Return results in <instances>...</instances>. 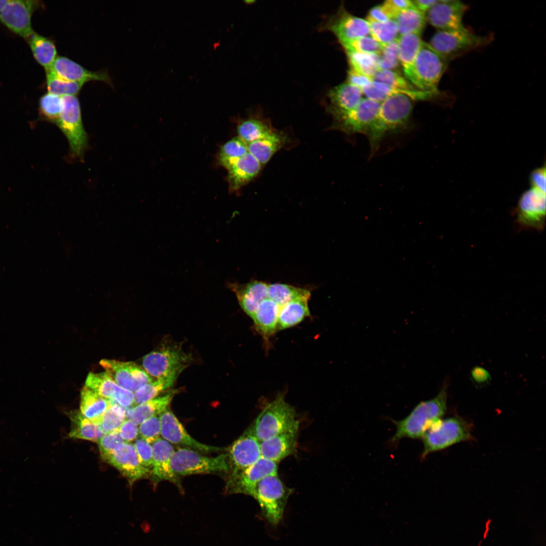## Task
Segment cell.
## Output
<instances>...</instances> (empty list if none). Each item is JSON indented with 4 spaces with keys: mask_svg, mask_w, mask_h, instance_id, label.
Instances as JSON below:
<instances>
[{
    "mask_svg": "<svg viewBox=\"0 0 546 546\" xmlns=\"http://www.w3.org/2000/svg\"><path fill=\"white\" fill-rule=\"evenodd\" d=\"M413 108L412 99L401 93L388 97L381 103L378 116L367 137L374 154L385 135L408 129Z\"/></svg>",
    "mask_w": 546,
    "mask_h": 546,
    "instance_id": "cell-1",
    "label": "cell"
},
{
    "mask_svg": "<svg viewBox=\"0 0 546 546\" xmlns=\"http://www.w3.org/2000/svg\"><path fill=\"white\" fill-rule=\"evenodd\" d=\"M447 381H444L440 390L434 398L421 401L404 419L393 421L396 431L392 442H396L404 438H422L429 428L441 419L447 410Z\"/></svg>",
    "mask_w": 546,
    "mask_h": 546,
    "instance_id": "cell-2",
    "label": "cell"
},
{
    "mask_svg": "<svg viewBox=\"0 0 546 546\" xmlns=\"http://www.w3.org/2000/svg\"><path fill=\"white\" fill-rule=\"evenodd\" d=\"M299 425L294 408L282 394L266 403L249 427L260 442Z\"/></svg>",
    "mask_w": 546,
    "mask_h": 546,
    "instance_id": "cell-3",
    "label": "cell"
},
{
    "mask_svg": "<svg viewBox=\"0 0 546 546\" xmlns=\"http://www.w3.org/2000/svg\"><path fill=\"white\" fill-rule=\"evenodd\" d=\"M449 61L423 41L407 78L421 91L433 97L439 94L438 83Z\"/></svg>",
    "mask_w": 546,
    "mask_h": 546,
    "instance_id": "cell-4",
    "label": "cell"
},
{
    "mask_svg": "<svg viewBox=\"0 0 546 546\" xmlns=\"http://www.w3.org/2000/svg\"><path fill=\"white\" fill-rule=\"evenodd\" d=\"M471 438V426L463 418L454 416L440 419L429 428L422 438L424 448L421 458L425 459L431 453Z\"/></svg>",
    "mask_w": 546,
    "mask_h": 546,
    "instance_id": "cell-5",
    "label": "cell"
},
{
    "mask_svg": "<svg viewBox=\"0 0 546 546\" xmlns=\"http://www.w3.org/2000/svg\"><path fill=\"white\" fill-rule=\"evenodd\" d=\"M292 489L277 474L267 476L256 485L251 496L258 503L264 519L277 526L283 519L285 508Z\"/></svg>",
    "mask_w": 546,
    "mask_h": 546,
    "instance_id": "cell-6",
    "label": "cell"
},
{
    "mask_svg": "<svg viewBox=\"0 0 546 546\" xmlns=\"http://www.w3.org/2000/svg\"><path fill=\"white\" fill-rule=\"evenodd\" d=\"M171 468L177 478L194 474L228 472L230 469L227 454L209 457L196 450L180 447L175 449L172 456Z\"/></svg>",
    "mask_w": 546,
    "mask_h": 546,
    "instance_id": "cell-7",
    "label": "cell"
},
{
    "mask_svg": "<svg viewBox=\"0 0 546 546\" xmlns=\"http://www.w3.org/2000/svg\"><path fill=\"white\" fill-rule=\"evenodd\" d=\"M490 40V36L476 35L464 26L455 30L438 31L431 38L429 44L449 61L485 46Z\"/></svg>",
    "mask_w": 546,
    "mask_h": 546,
    "instance_id": "cell-8",
    "label": "cell"
},
{
    "mask_svg": "<svg viewBox=\"0 0 546 546\" xmlns=\"http://www.w3.org/2000/svg\"><path fill=\"white\" fill-rule=\"evenodd\" d=\"M192 360L191 356L177 345H164L146 354L142 360L144 370L156 379L177 378Z\"/></svg>",
    "mask_w": 546,
    "mask_h": 546,
    "instance_id": "cell-9",
    "label": "cell"
},
{
    "mask_svg": "<svg viewBox=\"0 0 546 546\" xmlns=\"http://www.w3.org/2000/svg\"><path fill=\"white\" fill-rule=\"evenodd\" d=\"M62 98V110L56 124L67 139L72 155L81 158L87 146L88 139L82 123L79 101L74 96Z\"/></svg>",
    "mask_w": 546,
    "mask_h": 546,
    "instance_id": "cell-10",
    "label": "cell"
},
{
    "mask_svg": "<svg viewBox=\"0 0 546 546\" xmlns=\"http://www.w3.org/2000/svg\"><path fill=\"white\" fill-rule=\"evenodd\" d=\"M381 103L368 98H362L352 110L334 121L336 128L350 134L363 133L368 135L377 119Z\"/></svg>",
    "mask_w": 546,
    "mask_h": 546,
    "instance_id": "cell-11",
    "label": "cell"
},
{
    "mask_svg": "<svg viewBox=\"0 0 546 546\" xmlns=\"http://www.w3.org/2000/svg\"><path fill=\"white\" fill-rule=\"evenodd\" d=\"M39 3L34 0H8L0 12V22L11 31L27 39L34 32L31 17Z\"/></svg>",
    "mask_w": 546,
    "mask_h": 546,
    "instance_id": "cell-12",
    "label": "cell"
},
{
    "mask_svg": "<svg viewBox=\"0 0 546 546\" xmlns=\"http://www.w3.org/2000/svg\"><path fill=\"white\" fill-rule=\"evenodd\" d=\"M227 454L231 471L229 478L236 476L261 458L260 441L250 427L234 442Z\"/></svg>",
    "mask_w": 546,
    "mask_h": 546,
    "instance_id": "cell-13",
    "label": "cell"
},
{
    "mask_svg": "<svg viewBox=\"0 0 546 546\" xmlns=\"http://www.w3.org/2000/svg\"><path fill=\"white\" fill-rule=\"evenodd\" d=\"M99 363L118 385L132 392L152 381L144 369L133 362L104 359Z\"/></svg>",
    "mask_w": 546,
    "mask_h": 546,
    "instance_id": "cell-14",
    "label": "cell"
},
{
    "mask_svg": "<svg viewBox=\"0 0 546 546\" xmlns=\"http://www.w3.org/2000/svg\"><path fill=\"white\" fill-rule=\"evenodd\" d=\"M161 435L171 444L181 445L203 452H218L223 448L202 443L193 438L186 431L175 415L169 409L159 415Z\"/></svg>",
    "mask_w": 546,
    "mask_h": 546,
    "instance_id": "cell-15",
    "label": "cell"
},
{
    "mask_svg": "<svg viewBox=\"0 0 546 546\" xmlns=\"http://www.w3.org/2000/svg\"><path fill=\"white\" fill-rule=\"evenodd\" d=\"M545 193L531 188L520 198L517 208L518 222L526 228L541 230L545 224Z\"/></svg>",
    "mask_w": 546,
    "mask_h": 546,
    "instance_id": "cell-16",
    "label": "cell"
},
{
    "mask_svg": "<svg viewBox=\"0 0 546 546\" xmlns=\"http://www.w3.org/2000/svg\"><path fill=\"white\" fill-rule=\"evenodd\" d=\"M278 463L261 458L236 476L228 479L226 490L251 496L257 484L265 477L278 474Z\"/></svg>",
    "mask_w": 546,
    "mask_h": 546,
    "instance_id": "cell-17",
    "label": "cell"
},
{
    "mask_svg": "<svg viewBox=\"0 0 546 546\" xmlns=\"http://www.w3.org/2000/svg\"><path fill=\"white\" fill-rule=\"evenodd\" d=\"M323 28L333 32L341 45L370 34L368 21L351 15L344 8L330 17Z\"/></svg>",
    "mask_w": 546,
    "mask_h": 546,
    "instance_id": "cell-18",
    "label": "cell"
},
{
    "mask_svg": "<svg viewBox=\"0 0 546 546\" xmlns=\"http://www.w3.org/2000/svg\"><path fill=\"white\" fill-rule=\"evenodd\" d=\"M467 5L460 1H438L426 12V19L439 30H452L461 28L463 16Z\"/></svg>",
    "mask_w": 546,
    "mask_h": 546,
    "instance_id": "cell-19",
    "label": "cell"
},
{
    "mask_svg": "<svg viewBox=\"0 0 546 546\" xmlns=\"http://www.w3.org/2000/svg\"><path fill=\"white\" fill-rule=\"evenodd\" d=\"M107 463L116 468L130 485L137 480L150 477V470L142 465L131 443L124 442L118 446Z\"/></svg>",
    "mask_w": 546,
    "mask_h": 546,
    "instance_id": "cell-20",
    "label": "cell"
},
{
    "mask_svg": "<svg viewBox=\"0 0 546 546\" xmlns=\"http://www.w3.org/2000/svg\"><path fill=\"white\" fill-rule=\"evenodd\" d=\"M84 386L123 407L133 406L134 395L132 392L120 387L105 372L89 373L86 377Z\"/></svg>",
    "mask_w": 546,
    "mask_h": 546,
    "instance_id": "cell-21",
    "label": "cell"
},
{
    "mask_svg": "<svg viewBox=\"0 0 546 546\" xmlns=\"http://www.w3.org/2000/svg\"><path fill=\"white\" fill-rule=\"evenodd\" d=\"M50 69L63 79L85 83L90 81H101L111 84V80L105 71H92L72 60L64 56H57Z\"/></svg>",
    "mask_w": 546,
    "mask_h": 546,
    "instance_id": "cell-22",
    "label": "cell"
},
{
    "mask_svg": "<svg viewBox=\"0 0 546 546\" xmlns=\"http://www.w3.org/2000/svg\"><path fill=\"white\" fill-rule=\"evenodd\" d=\"M299 425L260 442L261 457L278 463L292 454L297 446Z\"/></svg>",
    "mask_w": 546,
    "mask_h": 546,
    "instance_id": "cell-23",
    "label": "cell"
},
{
    "mask_svg": "<svg viewBox=\"0 0 546 546\" xmlns=\"http://www.w3.org/2000/svg\"><path fill=\"white\" fill-rule=\"evenodd\" d=\"M361 89L347 82L332 88L329 92L328 110L336 121L353 109L362 98Z\"/></svg>",
    "mask_w": 546,
    "mask_h": 546,
    "instance_id": "cell-24",
    "label": "cell"
},
{
    "mask_svg": "<svg viewBox=\"0 0 546 546\" xmlns=\"http://www.w3.org/2000/svg\"><path fill=\"white\" fill-rule=\"evenodd\" d=\"M153 465L150 477L153 483L168 480L176 484L178 478L173 473L171 460L175 450L171 443L159 438L152 444Z\"/></svg>",
    "mask_w": 546,
    "mask_h": 546,
    "instance_id": "cell-25",
    "label": "cell"
},
{
    "mask_svg": "<svg viewBox=\"0 0 546 546\" xmlns=\"http://www.w3.org/2000/svg\"><path fill=\"white\" fill-rule=\"evenodd\" d=\"M228 287L235 292L244 311L252 318L258 305L267 297L268 284L253 281L244 284L230 283Z\"/></svg>",
    "mask_w": 546,
    "mask_h": 546,
    "instance_id": "cell-26",
    "label": "cell"
},
{
    "mask_svg": "<svg viewBox=\"0 0 546 546\" xmlns=\"http://www.w3.org/2000/svg\"><path fill=\"white\" fill-rule=\"evenodd\" d=\"M280 308L274 301L267 297L258 305L251 318L255 329L266 341L278 330Z\"/></svg>",
    "mask_w": 546,
    "mask_h": 546,
    "instance_id": "cell-27",
    "label": "cell"
},
{
    "mask_svg": "<svg viewBox=\"0 0 546 546\" xmlns=\"http://www.w3.org/2000/svg\"><path fill=\"white\" fill-rule=\"evenodd\" d=\"M261 165L249 152L232 165L228 170V180L232 190H236L256 177Z\"/></svg>",
    "mask_w": 546,
    "mask_h": 546,
    "instance_id": "cell-28",
    "label": "cell"
},
{
    "mask_svg": "<svg viewBox=\"0 0 546 546\" xmlns=\"http://www.w3.org/2000/svg\"><path fill=\"white\" fill-rule=\"evenodd\" d=\"M176 391L173 390L133 406L126 411V419L139 426L150 418L159 416L167 409Z\"/></svg>",
    "mask_w": 546,
    "mask_h": 546,
    "instance_id": "cell-29",
    "label": "cell"
},
{
    "mask_svg": "<svg viewBox=\"0 0 546 546\" xmlns=\"http://www.w3.org/2000/svg\"><path fill=\"white\" fill-rule=\"evenodd\" d=\"M310 296L292 300L280 308L278 330L292 327L310 315L308 301Z\"/></svg>",
    "mask_w": 546,
    "mask_h": 546,
    "instance_id": "cell-30",
    "label": "cell"
},
{
    "mask_svg": "<svg viewBox=\"0 0 546 546\" xmlns=\"http://www.w3.org/2000/svg\"><path fill=\"white\" fill-rule=\"evenodd\" d=\"M113 402L84 386L80 393V412L86 418L98 425Z\"/></svg>",
    "mask_w": 546,
    "mask_h": 546,
    "instance_id": "cell-31",
    "label": "cell"
},
{
    "mask_svg": "<svg viewBox=\"0 0 546 546\" xmlns=\"http://www.w3.org/2000/svg\"><path fill=\"white\" fill-rule=\"evenodd\" d=\"M285 142L286 138L283 133L272 131L265 137L248 144V152L262 166L269 161Z\"/></svg>",
    "mask_w": 546,
    "mask_h": 546,
    "instance_id": "cell-32",
    "label": "cell"
},
{
    "mask_svg": "<svg viewBox=\"0 0 546 546\" xmlns=\"http://www.w3.org/2000/svg\"><path fill=\"white\" fill-rule=\"evenodd\" d=\"M372 80L385 83L392 89L402 92L412 99L427 100L432 98L429 93L416 89L408 81L392 70H379L373 77Z\"/></svg>",
    "mask_w": 546,
    "mask_h": 546,
    "instance_id": "cell-33",
    "label": "cell"
},
{
    "mask_svg": "<svg viewBox=\"0 0 546 546\" xmlns=\"http://www.w3.org/2000/svg\"><path fill=\"white\" fill-rule=\"evenodd\" d=\"M71 422L69 437L98 442L105 434L100 427L84 417L80 411H71L68 413Z\"/></svg>",
    "mask_w": 546,
    "mask_h": 546,
    "instance_id": "cell-34",
    "label": "cell"
},
{
    "mask_svg": "<svg viewBox=\"0 0 546 546\" xmlns=\"http://www.w3.org/2000/svg\"><path fill=\"white\" fill-rule=\"evenodd\" d=\"M422 42L420 35L415 33L400 35L397 38L399 61L407 78Z\"/></svg>",
    "mask_w": 546,
    "mask_h": 546,
    "instance_id": "cell-35",
    "label": "cell"
},
{
    "mask_svg": "<svg viewBox=\"0 0 546 546\" xmlns=\"http://www.w3.org/2000/svg\"><path fill=\"white\" fill-rule=\"evenodd\" d=\"M393 20L396 23L400 35L409 33L420 35L427 19L425 13L413 6L399 12Z\"/></svg>",
    "mask_w": 546,
    "mask_h": 546,
    "instance_id": "cell-36",
    "label": "cell"
},
{
    "mask_svg": "<svg viewBox=\"0 0 546 546\" xmlns=\"http://www.w3.org/2000/svg\"><path fill=\"white\" fill-rule=\"evenodd\" d=\"M27 39L36 61L46 70L50 68L57 57V49L54 41L35 32Z\"/></svg>",
    "mask_w": 546,
    "mask_h": 546,
    "instance_id": "cell-37",
    "label": "cell"
},
{
    "mask_svg": "<svg viewBox=\"0 0 546 546\" xmlns=\"http://www.w3.org/2000/svg\"><path fill=\"white\" fill-rule=\"evenodd\" d=\"M351 68L372 79L379 70V56L355 51H345Z\"/></svg>",
    "mask_w": 546,
    "mask_h": 546,
    "instance_id": "cell-38",
    "label": "cell"
},
{
    "mask_svg": "<svg viewBox=\"0 0 546 546\" xmlns=\"http://www.w3.org/2000/svg\"><path fill=\"white\" fill-rule=\"evenodd\" d=\"M176 379L174 377L159 378L141 387L133 393V406L158 397L162 392L172 387Z\"/></svg>",
    "mask_w": 546,
    "mask_h": 546,
    "instance_id": "cell-39",
    "label": "cell"
},
{
    "mask_svg": "<svg viewBox=\"0 0 546 546\" xmlns=\"http://www.w3.org/2000/svg\"><path fill=\"white\" fill-rule=\"evenodd\" d=\"M306 296H310V292L305 289L281 283L268 285L267 297L280 307L292 300Z\"/></svg>",
    "mask_w": 546,
    "mask_h": 546,
    "instance_id": "cell-40",
    "label": "cell"
},
{
    "mask_svg": "<svg viewBox=\"0 0 546 546\" xmlns=\"http://www.w3.org/2000/svg\"><path fill=\"white\" fill-rule=\"evenodd\" d=\"M248 152L247 144L239 136L234 137L221 147L218 156L219 162L228 169Z\"/></svg>",
    "mask_w": 546,
    "mask_h": 546,
    "instance_id": "cell-41",
    "label": "cell"
},
{
    "mask_svg": "<svg viewBox=\"0 0 546 546\" xmlns=\"http://www.w3.org/2000/svg\"><path fill=\"white\" fill-rule=\"evenodd\" d=\"M47 86L48 92L63 97L74 96L80 92L84 83L63 79L56 75L50 69L46 70Z\"/></svg>",
    "mask_w": 546,
    "mask_h": 546,
    "instance_id": "cell-42",
    "label": "cell"
},
{
    "mask_svg": "<svg viewBox=\"0 0 546 546\" xmlns=\"http://www.w3.org/2000/svg\"><path fill=\"white\" fill-rule=\"evenodd\" d=\"M237 131L238 136L247 144L263 138L272 131L267 124L256 119H249L242 122L239 125Z\"/></svg>",
    "mask_w": 546,
    "mask_h": 546,
    "instance_id": "cell-43",
    "label": "cell"
},
{
    "mask_svg": "<svg viewBox=\"0 0 546 546\" xmlns=\"http://www.w3.org/2000/svg\"><path fill=\"white\" fill-rule=\"evenodd\" d=\"M370 34L382 48L396 40L398 30L393 20L385 22H369Z\"/></svg>",
    "mask_w": 546,
    "mask_h": 546,
    "instance_id": "cell-44",
    "label": "cell"
},
{
    "mask_svg": "<svg viewBox=\"0 0 546 546\" xmlns=\"http://www.w3.org/2000/svg\"><path fill=\"white\" fill-rule=\"evenodd\" d=\"M123 407L113 401L102 417L98 425L105 434L117 431L126 419Z\"/></svg>",
    "mask_w": 546,
    "mask_h": 546,
    "instance_id": "cell-45",
    "label": "cell"
},
{
    "mask_svg": "<svg viewBox=\"0 0 546 546\" xmlns=\"http://www.w3.org/2000/svg\"><path fill=\"white\" fill-rule=\"evenodd\" d=\"M62 97L48 92L39 101V110L45 119L57 124L62 110Z\"/></svg>",
    "mask_w": 546,
    "mask_h": 546,
    "instance_id": "cell-46",
    "label": "cell"
},
{
    "mask_svg": "<svg viewBox=\"0 0 546 546\" xmlns=\"http://www.w3.org/2000/svg\"><path fill=\"white\" fill-rule=\"evenodd\" d=\"M345 51H355L380 55L382 47L371 36L360 37L342 44Z\"/></svg>",
    "mask_w": 546,
    "mask_h": 546,
    "instance_id": "cell-47",
    "label": "cell"
},
{
    "mask_svg": "<svg viewBox=\"0 0 546 546\" xmlns=\"http://www.w3.org/2000/svg\"><path fill=\"white\" fill-rule=\"evenodd\" d=\"M399 62L397 39L382 48L379 55V69L392 70L397 67Z\"/></svg>",
    "mask_w": 546,
    "mask_h": 546,
    "instance_id": "cell-48",
    "label": "cell"
},
{
    "mask_svg": "<svg viewBox=\"0 0 546 546\" xmlns=\"http://www.w3.org/2000/svg\"><path fill=\"white\" fill-rule=\"evenodd\" d=\"M97 442L102 459L107 462L115 449L124 441L117 431L105 434Z\"/></svg>",
    "mask_w": 546,
    "mask_h": 546,
    "instance_id": "cell-49",
    "label": "cell"
},
{
    "mask_svg": "<svg viewBox=\"0 0 546 546\" xmlns=\"http://www.w3.org/2000/svg\"><path fill=\"white\" fill-rule=\"evenodd\" d=\"M141 437L152 444L161 435V422L159 416L152 417L143 422L139 427Z\"/></svg>",
    "mask_w": 546,
    "mask_h": 546,
    "instance_id": "cell-50",
    "label": "cell"
},
{
    "mask_svg": "<svg viewBox=\"0 0 546 546\" xmlns=\"http://www.w3.org/2000/svg\"><path fill=\"white\" fill-rule=\"evenodd\" d=\"M367 98L381 103L392 95V89L387 84L372 80L361 89Z\"/></svg>",
    "mask_w": 546,
    "mask_h": 546,
    "instance_id": "cell-51",
    "label": "cell"
},
{
    "mask_svg": "<svg viewBox=\"0 0 546 546\" xmlns=\"http://www.w3.org/2000/svg\"><path fill=\"white\" fill-rule=\"evenodd\" d=\"M133 445L140 462L151 471L153 465L152 444L140 437L135 440Z\"/></svg>",
    "mask_w": 546,
    "mask_h": 546,
    "instance_id": "cell-52",
    "label": "cell"
},
{
    "mask_svg": "<svg viewBox=\"0 0 546 546\" xmlns=\"http://www.w3.org/2000/svg\"><path fill=\"white\" fill-rule=\"evenodd\" d=\"M381 5L391 20L402 10L413 6L412 1L408 0H388Z\"/></svg>",
    "mask_w": 546,
    "mask_h": 546,
    "instance_id": "cell-53",
    "label": "cell"
},
{
    "mask_svg": "<svg viewBox=\"0 0 546 546\" xmlns=\"http://www.w3.org/2000/svg\"><path fill=\"white\" fill-rule=\"evenodd\" d=\"M118 432L124 442L128 443L135 441L139 434L138 425L127 419L121 425Z\"/></svg>",
    "mask_w": 546,
    "mask_h": 546,
    "instance_id": "cell-54",
    "label": "cell"
},
{
    "mask_svg": "<svg viewBox=\"0 0 546 546\" xmlns=\"http://www.w3.org/2000/svg\"><path fill=\"white\" fill-rule=\"evenodd\" d=\"M545 168L540 167L534 170L530 176L532 188L545 193Z\"/></svg>",
    "mask_w": 546,
    "mask_h": 546,
    "instance_id": "cell-55",
    "label": "cell"
},
{
    "mask_svg": "<svg viewBox=\"0 0 546 546\" xmlns=\"http://www.w3.org/2000/svg\"><path fill=\"white\" fill-rule=\"evenodd\" d=\"M372 81L371 78L357 72L352 68H350L348 72L346 82L361 89L368 85Z\"/></svg>",
    "mask_w": 546,
    "mask_h": 546,
    "instance_id": "cell-56",
    "label": "cell"
},
{
    "mask_svg": "<svg viewBox=\"0 0 546 546\" xmlns=\"http://www.w3.org/2000/svg\"><path fill=\"white\" fill-rule=\"evenodd\" d=\"M471 377L473 382L477 385L488 384L491 381V375L485 368L476 366L471 371Z\"/></svg>",
    "mask_w": 546,
    "mask_h": 546,
    "instance_id": "cell-57",
    "label": "cell"
},
{
    "mask_svg": "<svg viewBox=\"0 0 546 546\" xmlns=\"http://www.w3.org/2000/svg\"><path fill=\"white\" fill-rule=\"evenodd\" d=\"M391 20L382 5H378L373 7L369 12L367 16V21L369 22L383 23Z\"/></svg>",
    "mask_w": 546,
    "mask_h": 546,
    "instance_id": "cell-58",
    "label": "cell"
},
{
    "mask_svg": "<svg viewBox=\"0 0 546 546\" xmlns=\"http://www.w3.org/2000/svg\"><path fill=\"white\" fill-rule=\"evenodd\" d=\"M438 1L416 0L412 1L413 6L422 12L425 13L435 5Z\"/></svg>",
    "mask_w": 546,
    "mask_h": 546,
    "instance_id": "cell-59",
    "label": "cell"
},
{
    "mask_svg": "<svg viewBox=\"0 0 546 546\" xmlns=\"http://www.w3.org/2000/svg\"><path fill=\"white\" fill-rule=\"evenodd\" d=\"M7 2L8 0H0V12Z\"/></svg>",
    "mask_w": 546,
    "mask_h": 546,
    "instance_id": "cell-60",
    "label": "cell"
}]
</instances>
